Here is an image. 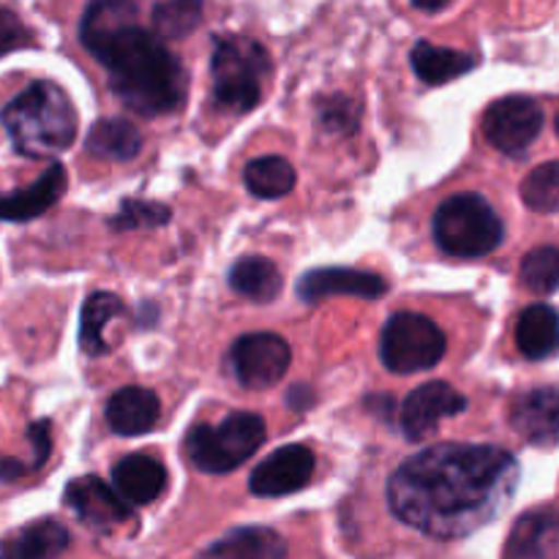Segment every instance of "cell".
Masks as SVG:
<instances>
[{
  "label": "cell",
  "instance_id": "cell-1",
  "mask_svg": "<svg viewBox=\"0 0 559 559\" xmlns=\"http://www.w3.org/2000/svg\"><path fill=\"white\" fill-rule=\"evenodd\" d=\"M516 462L495 445L442 442L407 459L388 480L391 511L429 538H464L506 506Z\"/></svg>",
  "mask_w": 559,
  "mask_h": 559
},
{
  "label": "cell",
  "instance_id": "cell-2",
  "mask_svg": "<svg viewBox=\"0 0 559 559\" xmlns=\"http://www.w3.org/2000/svg\"><path fill=\"white\" fill-rule=\"evenodd\" d=\"M87 52L107 69L115 96L134 112H178L186 102V71L153 33L136 25V5L126 0H102L87 5L80 22Z\"/></svg>",
  "mask_w": 559,
  "mask_h": 559
},
{
  "label": "cell",
  "instance_id": "cell-3",
  "mask_svg": "<svg viewBox=\"0 0 559 559\" xmlns=\"http://www.w3.org/2000/svg\"><path fill=\"white\" fill-rule=\"evenodd\" d=\"M9 140L22 156L63 153L76 140V112L69 93L55 82H33L0 112Z\"/></svg>",
  "mask_w": 559,
  "mask_h": 559
},
{
  "label": "cell",
  "instance_id": "cell-4",
  "mask_svg": "<svg viewBox=\"0 0 559 559\" xmlns=\"http://www.w3.org/2000/svg\"><path fill=\"white\" fill-rule=\"evenodd\" d=\"M213 96L222 107L249 112L260 104L262 82L271 74V55L246 36L216 38L211 58Z\"/></svg>",
  "mask_w": 559,
  "mask_h": 559
},
{
  "label": "cell",
  "instance_id": "cell-5",
  "mask_svg": "<svg viewBox=\"0 0 559 559\" xmlns=\"http://www.w3.org/2000/svg\"><path fill=\"white\" fill-rule=\"evenodd\" d=\"M502 218L480 194H456L435 213V240L453 257H486L502 243Z\"/></svg>",
  "mask_w": 559,
  "mask_h": 559
},
{
  "label": "cell",
  "instance_id": "cell-6",
  "mask_svg": "<svg viewBox=\"0 0 559 559\" xmlns=\"http://www.w3.org/2000/svg\"><path fill=\"white\" fill-rule=\"evenodd\" d=\"M265 440V420L254 413L227 415L218 426L200 424L186 435L191 464L202 473H233L254 456Z\"/></svg>",
  "mask_w": 559,
  "mask_h": 559
},
{
  "label": "cell",
  "instance_id": "cell-7",
  "mask_svg": "<svg viewBox=\"0 0 559 559\" xmlns=\"http://www.w3.org/2000/svg\"><path fill=\"white\" fill-rule=\"evenodd\" d=\"M445 355V333L424 314L402 311L382 328L380 358L393 374H418L435 369Z\"/></svg>",
  "mask_w": 559,
  "mask_h": 559
},
{
  "label": "cell",
  "instance_id": "cell-8",
  "mask_svg": "<svg viewBox=\"0 0 559 559\" xmlns=\"http://www.w3.org/2000/svg\"><path fill=\"white\" fill-rule=\"evenodd\" d=\"M544 129V112L527 96H508L491 104L484 115V134L489 145L508 156H519L538 140Z\"/></svg>",
  "mask_w": 559,
  "mask_h": 559
},
{
  "label": "cell",
  "instance_id": "cell-9",
  "mask_svg": "<svg viewBox=\"0 0 559 559\" xmlns=\"http://www.w3.org/2000/svg\"><path fill=\"white\" fill-rule=\"evenodd\" d=\"M229 358H233L240 385L260 391V388L276 385L287 374L293 353H289V344L276 333H249L233 344Z\"/></svg>",
  "mask_w": 559,
  "mask_h": 559
},
{
  "label": "cell",
  "instance_id": "cell-10",
  "mask_svg": "<svg viewBox=\"0 0 559 559\" xmlns=\"http://www.w3.org/2000/svg\"><path fill=\"white\" fill-rule=\"evenodd\" d=\"M63 500L66 506L76 513V519L93 530H112L134 519L129 502L120 495H115V491L109 489L102 478H96V475H85V478L71 480V484L66 486Z\"/></svg>",
  "mask_w": 559,
  "mask_h": 559
},
{
  "label": "cell",
  "instance_id": "cell-11",
  "mask_svg": "<svg viewBox=\"0 0 559 559\" xmlns=\"http://www.w3.org/2000/svg\"><path fill=\"white\" fill-rule=\"evenodd\" d=\"M467 407V399L448 382H426L415 388L402 404V431L407 440H424L437 431L442 418L459 415Z\"/></svg>",
  "mask_w": 559,
  "mask_h": 559
},
{
  "label": "cell",
  "instance_id": "cell-12",
  "mask_svg": "<svg viewBox=\"0 0 559 559\" xmlns=\"http://www.w3.org/2000/svg\"><path fill=\"white\" fill-rule=\"evenodd\" d=\"M311 475H314V453L304 445H287L271 453L262 464H257L249 489L257 497L295 495L304 486H309Z\"/></svg>",
  "mask_w": 559,
  "mask_h": 559
},
{
  "label": "cell",
  "instance_id": "cell-13",
  "mask_svg": "<svg viewBox=\"0 0 559 559\" xmlns=\"http://www.w3.org/2000/svg\"><path fill=\"white\" fill-rule=\"evenodd\" d=\"M511 426L530 445H557L559 391H555V388H535V391L519 393L511 404Z\"/></svg>",
  "mask_w": 559,
  "mask_h": 559
},
{
  "label": "cell",
  "instance_id": "cell-14",
  "mask_svg": "<svg viewBox=\"0 0 559 559\" xmlns=\"http://www.w3.org/2000/svg\"><path fill=\"white\" fill-rule=\"evenodd\" d=\"M388 282L377 273L355 271V267H317L298 282V295L306 304H317L331 295H355V298H382Z\"/></svg>",
  "mask_w": 559,
  "mask_h": 559
},
{
  "label": "cell",
  "instance_id": "cell-15",
  "mask_svg": "<svg viewBox=\"0 0 559 559\" xmlns=\"http://www.w3.org/2000/svg\"><path fill=\"white\" fill-rule=\"evenodd\" d=\"M502 559H559V511L538 508L513 524Z\"/></svg>",
  "mask_w": 559,
  "mask_h": 559
},
{
  "label": "cell",
  "instance_id": "cell-16",
  "mask_svg": "<svg viewBox=\"0 0 559 559\" xmlns=\"http://www.w3.org/2000/svg\"><path fill=\"white\" fill-rule=\"evenodd\" d=\"M112 480L118 495L131 506H151L167 489V469L158 459L147 453H131L120 459L112 469Z\"/></svg>",
  "mask_w": 559,
  "mask_h": 559
},
{
  "label": "cell",
  "instance_id": "cell-17",
  "mask_svg": "<svg viewBox=\"0 0 559 559\" xmlns=\"http://www.w3.org/2000/svg\"><path fill=\"white\" fill-rule=\"evenodd\" d=\"M66 191V169L52 164L38 180L25 189L0 194V222H31L47 213Z\"/></svg>",
  "mask_w": 559,
  "mask_h": 559
},
{
  "label": "cell",
  "instance_id": "cell-18",
  "mask_svg": "<svg viewBox=\"0 0 559 559\" xmlns=\"http://www.w3.org/2000/svg\"><path fill=\"white\" fill-rule=\"evenodd\" d=\"M162 415L156 393L145 388H120L107 402V424L120 437H140L156 426Z\"/></svg>",
  "mask_w": 559,
  "mask_h": 559
},
{
  "label": "cell",
  "instance_id": "cell-19",
  "mask_svg": "<svg viewBox=\"0 0 559 559\" xmlns=\"http://www.w3.org/2000/svg\"><path fill=\"white\" fill-rule=\"evenodd\" d=\"M69 546V530L55 519H41L14 530L0 540V559H58Z\"/></svg>",
  "mask_w": 559,
  "mask_h": 559
},
{
  "label": "cell",
  "instance_id": "cell-20",
  "mask_svg": "<svg viewBox=\"0 0 559 559\" xmlns=\"http://www.w3.org/2000/svg\"><path fill=\"white\" fill-rule=\"evenodd\" d=\"M197 559H287V544L267 527H238L213 540Z\"/></svg>",
  "mask_w": 559,
  "mask_h": 559
},
{
  "label": "cell",
  "instance_id": "cell-21",
  "mask_svg": "<svg viewBox=\"0 0 559 559\" xmlns=\"http://www.w3.org/2000/svg\"><path fill=\"white\" fill-rule=\"evenodd\" d=\"M516 347L524 358L544 360L559 349V314L551 306L535 304L516 322Z\"/></svg>",
  "mask_w": 559,
  "mask_h": 559
},
{
  "label": "cell",
  "instance_id": "cell-22",
  "mask_svg": "<svg viewBox=\"0 0 559 559\" xmlns=\"http://www.w3.org/2000/svg\"><path fill=\"white\" fill-rule=\"evenodd\" d=\"M140 131L129 120L120 118L98 120L85 136V151L96 158H107V162H129L140 153Z\"/></svg>",
  "mask_w": 559,
  "mask_h": 559
},
{
  "label": "cell",
  "instance_id": "cell-23",
  "mask_svg": "<svg viewBox=\"0 0 559 559\" xmlns=\"http://www.w3.org/2000/svg\"><path fill=\"white\" fill-rule=\"evenodd\" d=\"M473 66L475 58L469 52H462V49L437 47L431 41L415 44L413 49L415 74L424 82H429V85H442V82L456 80V76L473 71Z\"/></svg>",
  "mask_w": 559,
  "mask_h": 559
},
{
  "label": "cell",
  "instance_id": "cell-24",
  "mask_svg": "<svg viewBox=\"0 0 559 559\" xmlns=\"http://www.w3.org/2000/svg\"><path fill=\"white\" fill-rule=\"evenodd\" d=\"M229 287L257 304H271L282 293V273L265 257H243L229 271Z\"/></svg>",
  "mask_w": 559,
  "mask_h": 559
},
{
  "label": "cell",
  "instance_id": "cell-25",
  "mask_svg": "<svg viewBox=\"0 0 559 559\" xmlns=\"http://www.w3.org/2000/svg\"><path fill=\"white\" fill-rule=\"evenodd\" d=\"M126 314V306L118 295L112 293H93L82 306L80 320V344L87 355H104L109 349L104 338V328L109 320Z\"/></svg>",
  "mask_w": 559,
  "mask_h": 559
},
{
  "label": "cell",
  "instance_id": "cell-26",
  "mask_svg": "<svg viewBox=\"0 0 559 559\" xmlns=\"http://www.w3.org/2000/svg\"><path fill=\"white\" fill-rule=\"evenodd\" d=\"M246 189L262 200H278L295 189V169L282 156H262L246 167Z\"/></svg>",
  "mask_w": 559,
  "mask_h": 559
},
{
  "label": "cell",
  "instance_id": "cell-27",
  "mask_svg": "<svg viewBox=\"0 0 559 559\" xmlns=\"http://www.w3.org/2000/svg\"><path fill=\"white\" fill-rule=\"evenodd\" d=\"M522 284L538 295H551L559 289V249L540 246L522 260Z\"/></svg>",
  "mask_w": 559,
  "mask_h": 559
},
{
  "label": "cell",
  "instance_id": "cell-28",
  "mask_svg": "<svg viewBox=\"0 0 559 559\" xmlns=\"http://www.w3.org/2000/svg\"><path fill=\"white\" fill-rule=\"evenodd\" d=\"M522 200L538 213L559 211V162L540 164L524 178Z\"/></svg>",
  "mask_w": 559,
  "mask_h": 559
},
{
  "label": "cell",
  "instance_id": "cell-29",
  "mask_svg": "<svg viewBox=\"0 0 559 559\" xmlns=\"http://www.w3.org/2000/svg\"><path fill=\"white\" fill-rule=\"evenodd\" d=\"M202 5L189 0H173V3H158L153 9V31L162 38H183L200 25Z\"/></svg>",
  "mask_w": 559,
  "mask_h": 559
},
{
  "label": "cell",
  "instance_id": "cell-30",
  "mask_svg": "<svg viewBox=\"0 0 559 559\" xmlns=\"http://www.w3.org/2000/svg\"><path fill=\"white\" fill-rule=\"evenodd\" d=\"M169 222V207L156 205L145 200H129L112 218L115 229H140V227H162Z\"/></svg>",
  "mask_w": 559,
  "mask_h": 559
},
{
  "label": "cell",
  "instance_id": "cell-31",
  "mask_svg": "<svg viewBox=\"0 0 559 559\" xmlns=\"http://www.w3.org/2000/svg\"><path fill=\"white\" fill-rule=\"evenodd\" d=\"M358 118H360V109L358 104L349 102L347 96H333V98H325V102L320 104V120L325 123V129L331 131H353L355 126H358Z\"/></svg>",
  "mask_w": 559,
  "mask_h": 559
},
{
  "label": "cell",
  "instance_id": "cell-32",
  "mask_svg": "<svg viewBox=\"0 0 559 559\" xmlns=\"http://www.w3.org/2000/svg\"><path fill=\"white\" fill-rule=\"evenodd\" d=\"M31 41L33 36L25 27V22H22L14 11L0 9V58L14 52V49L31 47Z\"/></svg>",
  "mask_w": 559,
  "mask_h": 559
},
{
  "label": "cell",
  "instance_id": "cell-33",
  "mask_svg": "<svg viewBox=\"0 0 559 559\" xmlns=\"http://www.w3.org/2000/svg\"><path fill=\"white\" fill-rule=\"evenodd\" d=\"M27 440H31L33 445L31 469H38L49 459V451H52V440H49V420L31 424V429H27Z\"/></svg>",
  "mask_w": 559,
  "mask_h": 559
},
{
  "label": "cell",
  "instance_id": "cell-34",
  "mask_svg": "<svg viewBox=\"0 0 559 559\" xmlns=\"http://www.w3.org/2000/svg\"><path fill=\"white\" fill-rule=\"evenodd\" d=\"M25 473L27 467L22 462H16V459H9V456H0V484H11V480L22 478Z\"/></svg>",
  "mask_w": 559,
  "mask_h": 559
},
{
  "label": "cell",
  "instance_id": "cell-35",
  "mask_svg": "<svg viewBox=\"0 0 559 559\" xmlns=\"http://www.w3.org/2000/svg\"><path fill=\"white\" fill-rule=\"evenodd\" d=\"M448 3H415V9L420 11H442Z\"/></svg>",
  "mask_w": 559,
  "mask_h": 559
},
{
  "label": "cell",
  "instance_id": "cell-36",
  "mask_svg": "<svg viewBox=\"0 0 559 559\" xmlns=\"http://www.w3.org/2000/svg\"><path fill=\"white\" fill-rule=\"evenodd\" d=\"M557 134H559V115H557Z\"/></svg>",
  "mask_w": 559,
  "mask_h": 559
}]
</instances>
